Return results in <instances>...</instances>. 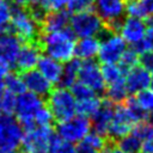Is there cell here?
<instances>
[{"mask_svg":"<svg viewBox=\"0 0 153 153\" xmlns=\"http://www.w3.org/2000/svg\"><path fill=\"white\" fill-rule=\"evenodd\" d=\"M100 47L98 53L99 61L104 63H118L122 55L127 50V42L121 35L108 27L100 35Z\"/></svg>","mask_w":153,"mask_h":153,"instance_id":"obj_5","label":"cell"},{"mask_svg":"<svg viewBox=\"0 0 153 153\" xmlns=\"http://www.w3.org/2000/svg\"><path fill=\"white\" fill-rule=\"evenodd\" d=\"M137 124L135 117L133 116L131 111L127 106L126 102L116 104L114 117L108 131V136H110L114 140H118L130 133L133 128Z\"/></svg>","mask_w":153,"mask_h":153,"instance_id":"obj_11","label":"cell"},{"mask_svg":"<svg viewBox=\"0 0 153 153\" xmlns=\"http://www.w3.org/2000/svg\"><path fill=\"white\" fill-rule=\"evenodd\" d=\"M149 122H151V123L153 124V112H152V114L149 115Z\"/></svg>","mask_w":153,"mask_h":153,"instance_id":"obj_51","label":"cell"},{"mask_svg":"<svg viewBox=\"0 0 153 153\" xmlns=\"http://www.w3.org/2000/svg\"><path fill=\"white\" fill-rule=\"evenodd\" d=\"M23 79L26 86V90L33 92L41 97H45L51 92L53 84L37 69H30L23 72Z\"/></svg>","mask_w":153,"mask_h":153,"instance_id":"obj_17","label":"cell"},{"mask_svg":"<svg viewBox=\"0 0 153 153\" xmlns=\"http://www.w3.org/2000/svg\"><path fill=\"white\" fill-rule=\"evenodd\" d=\"M75 33L71 27L59 31L44 32L38 43L47 55L60 62H68L75 56Z\"/></svg>","mask_w":153,"mask_h":153,"instance_id":"obj_1","label":"cell"},{"mask_svg":"<svg viewBox=\"0 0 153 153\" xmlns=\"http://www.w3.org/2000/svg\"><path fill=\"white\" fill-rule=\"evenodd\" d=\"M22 41L17 35L5 33L0 36V61L7 63L10 67L16 66L18 54L22 48Z\"/></svg>","mask_w":153,"mask_h":153,"instance_id":"obj_16","label":"cell"},{"mask_svg":"<svg viewBox=\"0 0 153 153\" xmlns=\"http://www.w3.org/2000/svg\"><path fill=\"white\" fill-rule=\"evenodd\" d=\"M2 114H4V112H2V108H1V104H0V116H1Z\"/></svg>","mask_w":153,"mask_h":153,"instance_id":"obj_52","label":"cell"},{"mask_svg":"<svg viewBox=\"0 0 153 153\" xmlns=\"http://www.w3.org/2000/svg\"><path fill=\"white\" fill-rule=\"evenodd\" d=\"M8 32V25H1L0 24V36Z\"/></svg>","mask_w":153,"mask_h":153,"instance_id":"obj_47","label":"cell"},{"mask_svg":"<svg viewBox=\"0 0 153 153\" xmlns=\"http://www.w3.org/2000/svg\"><path fill=\"white\" fill-rule=\"evenodd\" d=\"M13 1H14V4L17 6H22V7H25L27 10H31V8L42 6L41 5L42 0H13Z\"/></svg>","mask_w":153,"mask_h":153,"instance_id":"obj_41","label":"cell"},{"mask_svg":"<svg viewBox=\"0 0 153 153\" xmlns=\"http://www.w3.org/2000/svg\"><path fill=\"white\" fill-rule=\"evenodd\" d=\"M39 23L35 19L32 13L22 6L13 8V14L11 18V29L14 35L19 37L23 42H35L38 36Z\"/></svg>","mask_w":153,"mask_h":153,"instance_id":"obj_4","label":"cell"},{"mask_svg":"<svg viewBox=\"0 0 153 153\" xmlns=\"http://www.w3.org/2000/svg\"><path fill=\"white\" fill-rule=\"evenodd\" d=\"M10 68H11V67H10L7 63H5V62H1V61H0V75L5 76V75L8 73Z\"/></svg>","mask_w":153,"mask_h":153,"instance_id":"obj_44","label":"cell"},{"mask_svg":"<svg viewBox=\"0 0 153 153\" xmlns=\"http://www.w3.org/2000/svg\"><path fill=\"white\" fill-rule=\"evenodd\" d=\"M117 146L127 153H140L142 147V137L135 131H130L117 140Z\"/></svg>","mask_w":153,"mask_h":153,"instance_id":"obj_25","label":"cell"},{"mask_svg":"<svg viewBox=\"0 0 153 153\" xmlns=\"http://www.w3.org/2000/svg\"><path fill=\"white\" fill-rule=\"evenodd\" d=\"M139 65H141L142 67H145L146 69H148L152 73L153 72V50L140 54Z\"/></svg>","mask_w":153,"mask_h":153,"instance_id":"obj_40","label":"cell"},{"mask_svg":"<svg viewBox=\"0 0 153 153\" xmlns=\"http://www.w3.org/2000/svg\"><path fill=\"white\" fill-rule=\"evenodd\" d=\"M139 60H140V54L131 47V48H127V50L122 55L118 63L127 73L129 69H131L133 67L139 65Z\"/></svg>","mask_w":153,"mask_h":153,"instance_id":"obj_30","label":"cell"},{"mask_svg":"<svg viewBox=\"0 0 153 153\" xmlns=\"http://www.w3.org/2000/svg\"><path fill=\"white\" fill-rule=\"evenodd\" d=\"M55 134L51 126H33L25 129L22 147L25 153H44L49 149Z\"/></svg>","mask_w":153,"mask_h":153,"instance_id":"obj_8","label":"cell"},{"mask_svg":"<svg viewBox=\"0 0 153 153\" xmlns=\"http://www.w3.org/2000/svg\"><path fill=\"white\" fill-rule=\"evenodd\" d=\"M151 90H153V72L151 73Z\"/></svg>","mask_w":153,"mask_h":153,"instance_id":"obj_50","label":"cell"},{"mask_svg":"<svg viewBox=\"0 0 153 153\" xmlns=\"http://www.w3.org/2000/svg\"><path fill=\"white\" fill-rule=\"evenodd\" d=\"M47 105L57 122L68 120L76 115V98L68 87L60 86L48 94Z\"/></svg>","mask_w":153,"mask_h":153,"instance_id":"obj_2","label":"cell"},{"mask_svg":"<svg viewBox=\"0 0 153 153\" xmlns=\"http://www.w3.org/2000/svg\"><path fill=\"white\" fill-rule=\"evenodd\" d=\"M105 93L108 96V99L115 104H120V103H123L124 100H127L129 92H128V88L126 85V79L108 85Z\"/></svg>","mask_w":153,"mask_h":153,"instance_id":"obj_24","label":"cell"},{"mask_svg":"<svg viewBox=\"0 0 153 153\" xmlns=\"http://www.w3.org/2000/svg\"><path fill=\"white\" fill-rule=\"evenodd\" d=\"M145 22H146L147 29H152L153 30V13H149L147 16V18L145 19Z\"/></svg>","mask_w":153,"mask_h":153,"instance_id":"obj_46","label":"cell"},{"mask_svg":"<svg viewBox=\"0 0 153 153\" xmlns=\"http://www.w3.org/2000/svg\"><path fill=\"white\" fill-rule=\"evenodd\" d=\"M76 152H78V153H102L100 151H98L97 148L92 147L91 145H88V143L85 142V141L79 142V145H78V147H76Z\"/></svg>","mask_w":153,"mask_h":153,"instance_id":"obj_42","label":"cell"},{"mask_svg":"<svg viewBox=\"0 0 153 153\" xmlns=\"http://www.w3.org/2000/svg\"><path fill=\"white\" fill-rule=\"evenodd\" d=\"M69 25L72 31L79 38L100 36L106 29L104 20L99 17L97 12H93L92 10L74 13V16L71 18Z\"/></svg>","mask_w":153,"mask_h":153,"instance_id":"obj_3","label":"cell"},{"mask_svg":"<svg viewBox=\"0 0 153 153\" xmlns=\"http://www.w3.org/2000/svg\"><path fill=\"white\" fill-rule=\"evenodd\" d=\"M139 54L146 53V51H151L153 50V30L152 29H147L146 35L143 36V38L136 43L135 45H131Z\"/></svg>","mask_w":153,"mask_h":153,"instance_id":"obj_34","label":"cell"},{"mask_svg":"<svg viewBox=\"0 0 153 153\" xmlns=\"http://www.w3.org/2000/svg\"><path fill=\"white\" fill-rule=\"evenodd\" d=\"M126 85L129 94H136L148 88L151 86V72L141 65L133 67L126 74Z\"/></svg>","mask_w":153,"mask_h":153,"instance_id":"obj_15","label":"cell"},{"mask_svg":"<svg viewBox=\"0 0 153 153\" xmlns=\"http://www.w3.org/2000/svg\"><path fill=\"white\" fill-rule=\"evenodd\" d=\"M78 80L91 87L97 93L105 92L106 82L99 65L93 60H82L79 69Z\"/></svg>","mask_w":153,"mask_h":153,"instance_id":"obj_12","label":"cell"},{"mask_svg":"<svg viewBox=\"0 0 153 153\" xmlns=\"http://www.w3.org/2000/svg\"><path fill=\"white\" fill-rule=\"evenodd\" d=\"M71 0H42L41 5L44 8L45 12H51V11H59V10H65Z\"/></svg>","mask_w":153,"mask_h":153,"instance_id":"obj_38","label":"cell"},{"mask_svg":"<svg viewBox=\"0 0 153 153\" xmlns=\"http://www.w3.org/2000/svg\"><path fill=\"white\" fill-rule=\"evenodd\" d=\"M49 153H78L74 143H71L59 135H55L49 146Z\"/></svg>","mask_w":153,"mask_h":153,"instance_id":"obj_29","label":"cell"},{"mask_svg":"<svg viewBox=\"0 0 153 153\" xmlns=\"http://www.w3.org/2000/svg\"><path fill=\"white\" fill-rule=\"evenodd\" d=\"M114 111H115V106L112 105V102L109 99L103 100L99 110L92 116L93 130L102 135H108V131L114 117Z\"/></svg>","mask_w":153,"mask_h":153,"instance_id":"obj_18","label":"cell"},{"mask_svg":"<svg viewBox=\"0 0 153 153\" xmlns=\"http://www.w3.org/2000/svg\"><path fill=\"white\" fill-rule=\"evenodd\" d=\"M91 128L92 122L88 120V117L78 114L68 120L59 122L56 131L57 135L63 140L71 143H79L91 131Z\"/></svg>","mask_w":153,"mask_h":153,"instance_id":"obj_7","label":"cell"},{"mask_svg":"<svg viewBox=\"0 0 153 153\" xmlns=\"http://www.w3.org/2000/svg\"><path fill=\"white\" fill-rule=\"evenodd\" d=\"M0 153H19L17 149H0Z\"/></svg>","mask_w":153,"mask_h":153,"instance_id":"obj_49","label":"cell"},{"mask_svg":"<svg viewBox=\"0 0 153 153\" xmlns=\"http://www.w3.org/2000/svg\"><path fill=\"white\" fill-rule=\"evenodd\" d=\"M80 65H81V61L78 57L72 59L68 62H66V66H63V73H62V78L60 81V86L72 87V85L78 81Z\"/></svg>","mask_w":153,"mask_h":153,"instance_id":"obj_23","label":"cell"},{"mask_svg":"<svg viewBox=\"0 0 153 153\" xmlns=\"http://www.w3.org/2000/svg\"><path fill=\"white\" fill-rule=\"evenodd\" d=\"M126 14L128 17L146 19L149 14L147 2L145 0H126Z\"/></svg>","mask_w":153,"mask_h":153,"instance_id":"obj_27","label":"cell"},{"mask_svg":"<svg viewBox=\"0 0 153 153\" xmlns=\"http://www.w3.org/2000/svg\"><path fill=\"white\" fill-rule=\"evenodd\" d=\"M24 127L12 115L0 116V149H17L22 146Z\"/></svg>","mask_w":153,"mask_h":153,"instance_id":"obj_10","label":"cell"},{"mask_svg":"<svg viewBox=\"0 0 153 153\" xmlns=\"http://www.w3.org/2000/svg\"><path fill=\"white\" fill-rule=\"evenodd\" d=\"M135 100L137 104L148 114L153 112V90H142L135 94Z\"/></svg>","mask_w":153,"mask_h":153,"instance_id":"obj_31","label":"cell"},{"mask_svg":"<svg viewBox=\"0 0 153 153\" xmlns=\"http://www.w3.org/2000/svg\"><path fill=\"white\" fill-rule=\"evenodd\" d=\"M147 7L149 10V13H153V0H147Z\"/></svg>","mask_w":153,"mask_h":153,"instance_id":"obj_48","label":"cell"},{"mask_svg":"<svg viewBox=\"0 0 153 153\" xmlns=\"http://www.w3.org/2000/svg\"><path fill=\"white\" fill-rule=\"evenodd\" d=\"M41 59V44L37 42H25L18 54L16 67L20 72H26L37 67Z\"/></svg>","mask_w":153,"mask_h":153,"instance_id":"obj_14","label":"cell"},{"mask_svg":"<svg viewBox=\"0 0 153 153\" xmlns=\"http://www.w3.org/2000/svg\"><path fill=\"white\" fill-rule=\"evenodd\" d=\"M146 31H147V25L145 19L127 17L126 19H123L118 32L128 44L135 45L143 38Z\"/></svg>","mask_w":153,"mask_h":153,"instance_id":"obj_13","label":"cell"},{"mask_svg":"<svg viewBox=\"0 0 153 153\" xmlns=\"http://www.w3.org/2000/svg\"><path fill=\"white\" fill-rule=\"evenodd\" d=\"M94 8L109 30L120 31L126 14V0H94Z\"/></svg>","mask_w":153,"mask_h":153,"instance_id":"obj_9","label":"cell"},{"mask_svg":"<svg viewBox=\"0 0 153 153\" xmlns=\"http://www.w3.org/2000/svg\"><path fill=\"white\" fill-rule=\"evenodd\" d=\"M6 92V85H5V76L0 75V98Z\"/></svg>","mask_w":153,"mask_h":153,"instance_id":"obj_45","label":"cell"},{"mask_svg":"<svg viewBox=\"0 0 153 153\" xmlns=\"http://www.w3.org/2000/svg\"><path fill=\"white\" fill-rule=\"evenodd\" d=\"M102 153H127L118 146H106Z\"/></svg>","mask_w":153,"mask_h":153,"instance_id":"obj_43","label":"cell"},{"mask_svg":"<svg viewBox=\"0 0 153 153\" xmlns=\"http://www.w3.org/2000/svg\"><path fill=\"white\" fill-rule=\"evenodd\" d=\"M37 69L51 84H60L62 73H63V66L60 61H57L45 54L44 56H41L38 63H37Z\"/></svg>","mask_w":153,"mask_h":153,"instance_id":"obj_20","label":"cell"},{"mask_svg":"<svg viewBox=\"0 0 153 153\" xmlns=\"http://www.w3.org/2000/svg\"><path fill=\"white\" fill-rule=\"evenodd\" d=\"M94 7V0H71L67 8L71 13L91 11Z\"/></svg>","mask_w":153,"mask_h":153,"instance_id":"obj_33","label":"cell"},{"mask_svg":"<svg viewBox=\"0 0 153 153\" xmlns=\"http://www.w3.org/2000/svg\"><path fill=\"white\" fill-rule=\"evenodd\" d=\"M71 12L65 10L59 11H51L45 13L44 18L41 22L42 31L43 32H53L59 31L62 29L68 27V24L71 23Z\"/></svg>","mask_w":153,"mask_h":153,"instance_id":"obj_19","label":"cell"},{"mask_svg":"<svg viewBox=\"0 0 153 153\" xmlns=\"http://www.w3.org/2000/svg\"><path fill=\"white\" fill-rule=\"evenodd\" d=\"M71 88H72L71 91L73 92V94H74V97L76 99H82V98H86V97L97 94L96 91H93L91 87H88L87 85H85L84 82H81L79 80L76 82H74Z\"/></svg>","mask_w":153,"mask_h":153,"instance_id":"obj_35","label":"cell"},{"mask_svg":"<svg viewBox=\"0 0 153 153\" xmlns=\"http://www.w3.org/2000/svg\"><path fill=\"white\" fill-rule=\"evenodd\" d=\"M44 153H45V152H44Z\"/></svg>","mask_w":153,"mask_h":153,"instance_id":"obj_53","label":"cell"},{"mask_svg":"<svg viewBox=\"0 0 153 153\" xmlns=\"http://www.w3.org/2000/svg\"><path fill=\"white\" fill-rule=\"evenodd\" d=\"M100 39L98 37H84L76 42L75 56L80 60H93L98 56Z\"/></svg>","mask_w":153,"mask_h":153,"instance_id":"obj_21","label":"cell"},{"mask_svg":"<svg viewBox=\"0 0 153 153\" xmlns=\"http://www.w3.org/2000/svg\"><path fill=\"white\" fill-rule=\"evenodd\" d=\"M102 72L106 82V86L121 80L126 79V72L120 66V63H104L102 67Z\"/></svg>","mask_w":153,"mask_h":153,"instance_id":"obj_26","label":"cell"},{"mask_svg":"<svg viewBox=\"0 0 153 153\" xmlns=\"http://www.w3.org/2000/svg\"><path fill=\"white\" fill-rule=\"evenodd\" d=\"M17 94L6 91L2 97L0 98V104L2 108V112L5 115H12L16 112V108H17Z\"/></svg>","mask_w":153,"mask_h":153,"instance_id":"obj_32","label":"cell"},{"mask_svg":"<svg viewBox=\"0 0 153 153\" xmlns=\"http://www.w3.org/2000/svg\"><path fill=\"white\" fill-rule=\"evenodd\" d=\"M13 14V7L7 0H0V24L8 25Z\"/></svg>","mask_w":153,"mask_h":153,"instance_id":"obj_37","label":"cell"},{"mask_svg":"<svg viewBox=\"0 0 153 153\" xmlns=\"http://www.w3.org/2000/svg\"><path fill=\"white\" fill-rule=\"evenodd\" d=\"M5 85H6V91L12 92L17 96L26 91L23 75H19L17 73H7L5 75Z\"/></svg>","mask_w":153,"mask_h":153,"instance_id":"obj_28","label":"cell"},{"mask_svg":"<svg viewBox=\"0 0 153 153\" xmlns=\"http://www.w3.org/2000/svg\"><path fill=\"white\" fill-rule=\"evenodd\" d=\"M140 153H153V124L142 140V147Z\"/></svg>","mask_w":153,"mask_h":153,"instance_id":"obj_39","label":"cell"},{"mask_svg":"<svg viewBox=\"0 0 153 153\" xmlns=\"http://www.w3.org/2000/svg\"><path fill=\"white\" fill-rule=\"evenodd\" d=\"M103 100L97 96H90L82 99H76V114L86 116V117H92L102 106Z\"/></svg>","mask_w":153,"mask_h":153,"instance_id":"obj_22","label":"cell"},{"mask_svg":"<svg viewBox=\"0 0 153 153\" xmlns=\"http://www.w3.org/2000/svg\"><path fill=\"white\" fill-rule=\"evenodd\" d=\"M54 116H53V112L50 111V109L48 108V105H43L38 112L36 114V117H35V123L36 126H50L51 122H53Z\"/></svg>","mask_w":153,"mask_h":153,"instance_id":"obj_36","label":"cell"},{"mask_svg":"<svg viewBox=\"0 0 153 153\" xmlns=\"http://www.w3.org/2000/svg\"><path fill=\"white\" fill-rule=\"evenodd\" d=\"M44 105V102L41 96L25 91L17 97V108H16V116L19 123L24 127V129H29L33 126L35 123V117L38 110Z\"/></svg>","mask_w":153,"mask_h":153,"instance_id":"obj_6","label":"cell"}]
</instances>
